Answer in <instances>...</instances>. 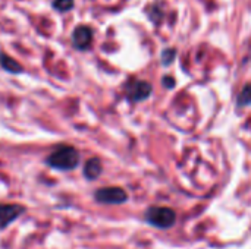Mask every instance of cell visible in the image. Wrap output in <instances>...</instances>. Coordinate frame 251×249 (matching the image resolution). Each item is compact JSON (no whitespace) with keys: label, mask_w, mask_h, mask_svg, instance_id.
Instances as JSON below:
<instances>
[{"label":"cell","mask_w":251,"mask_h":249,"mask_svg":"<svg viewBox=\"0 0 251 249\" xmlns=\"http://www.w3.org/2000/svg\"><path fill=\"white\" fill-rule=\"evenodd\" d=\"M46 164L60 172L74 170L79 164V153L72 145H59L47 156Z\"/></svg>","instance_id":"obj_1"},{"label":"cell","mask_w":251,"mask_h":249,"mask_svg":"<svg viewBox=\"0 0 251 249\" xmlns=\"http://www.w3.org/2000/svg\"><path fill=\"white\" fill-rule=\"evenodd\" d=\"M146 220L149 225L157 229H169L176 222V214L168 207H150L146 211Z\"/></svg>","instance_id":"obj_2"},{"label":"cell","mask_w":251,"mask_h":249,"mask_svg":"<svg viewBox=\"0 0 251 249\" xmlns=\"http://www.w3.org/2000/svg\"><path fill=\"white\" fill-rule=\"evenodd\" d=\"M94 198L100 204L106 205H119L126 203L128 194L118 186H110V188H100L94 192Z\"/></svg>","instance_id":"obj_3"},{"label":"cell","mask_w":251,"mask_h":249,"mask_svg":"<svg viewBox=\"0 0 251 249\" xmlns=\"http://www.w3.org/2000/svg\"><path fill=\"white\" fill-rule=\"evenodd\" d=\"M25 213V207L21 204H0V230L7 229Z\"/></svg>","instance_id":"obj_4"},{"label":"cell","mask_w":251,"mask_h":249,"mask_svg":"<svg viewBox=\"0 0 251 249\" xmlns=\"http://www.w3.org/2000/svg\"><path fill=\"white\" fill-rule=\"evenodd\" d=\"M151 90H153L151 85L146 81H131L126 85V97L131 101L138 103V101L149 98L151 94Z\"/></svg>","instance_id":"obj_5"},{"label":"cell","mask_w":251,"mask_h":249,"mask_svg":"<svg viewBox=\"0 0 251 249\" xmlns=\"http://www.w3.org/2000/svg\"><path fill=\"white\" fill-rule=\"evenodd\" d=\"M93 43V31L87 25H79L72 32V44L78 50H87Z\"/></svg>","instance_id":"obj_6"},{"label":"cell","mask_w":251,"mask_h":249,"mask_svg":"<svg viewBox=\"0 0 251 249\" xmlns=\"http://www.w3.org/2000/svg\"><path fill=\"white\" fill-rule=\"evenodd\" d=\"M84 176L88 179V181H96L101 172H103V167H101V161L97 158V157H93V158H88L84 164Z\"/></svg>","instance_id":"obj_7"},{"label":"cell","mask_w":251,"mask_h":249,"mask_svg":"<svg viewBox=\"0 0 251 249\" xmlns=\"http://www.w3.org/2000/svg\"><path fill=\"white\" fill-rule=\"evenodd\" d=\"M0 66L6 70V72H10V73H21L24 69L22 66L15 60L12 59L10 56L4 54L3 51H0Z\"/></svg>","instance_id":"obj_8"},{"label":"cell","mask_w":251,"mask_h":249,"mask_svg":"<svg viewBox=\"0 0 251 249\" xmlns=\"http://www.w3.org/2000/svg\"><path fill=\"white\" fill-rule=\"evenodd\" d=\"M237 104L240 106V107H246V106H250L251 104V84H247L243 90H241V92H240V95H238V100H237Z\"/></svg>","instance_id":"obj_9"},{"label":"cell","mask_w":251,"mask_h":249,"mask_svg":"<svg viewBox=\"0 0 251 249\" xmlns=\"http://www.w3.org/2000/svg\"><path fill=\"white\" fill-rule=\"evenodd\" d=\"M51 4L59 12H68L74 7V0H53Z\"/></svg>","instance_id":"obj_10"},{"label":"cell","mask_w":251,"mask_h":249,"mask_svg":"<svg viewBox=\"0 0 251 249\" xmlns=\"http://www.w3.org/2000/svg\"><path fill=\"white\" fill-rule=\"evenodd\" d=\"M175 54H176V51H175L174 48H166V50L162 53V63H163V65L172 63V60L175 59Z\"/></svg>","instance_id":"obj_11"},{"label":"cell","mask_w":251,"mask_h":249,"mask_svg":"<svg viewBox=\"0 0 251 249\" xmlns=\"http://www.w3.org/2000/svg\"><path fill=\"white\" fill-rule=\"evenodd\" d=\"M163 85H165L166 88H174V87H175V79L171 78V76H165V78H163Z\"/></svg>","instance_id":"obj_12"}]
</instances>
